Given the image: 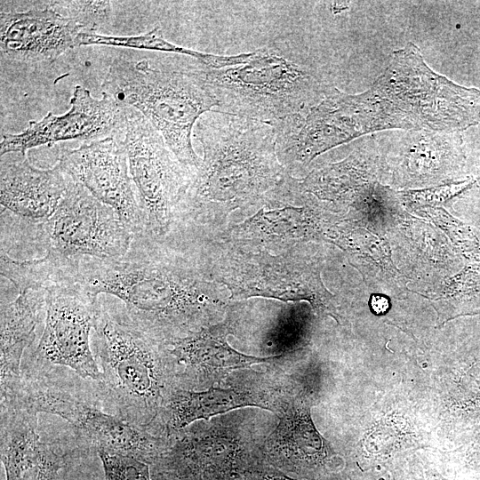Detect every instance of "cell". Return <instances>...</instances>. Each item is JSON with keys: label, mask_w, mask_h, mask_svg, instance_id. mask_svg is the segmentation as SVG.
<instances>
[{"label": "cell", "mask_w": 480, "mask_h": 480, "mask_svg": "<svg viewBox=\"0 0 480 480\" xmlns=\"http://www.w3.org/2000/svg\"><path fill=\"white\" fill-rule=\"evenodd\" d=\"M480 121V91L433 71L412 43L393 52L369 89L348 94L328 87L293 132L298 152L313 160L360 136L383 130L458 132Z\"/></svg>", "instance_id": "6da1fadb"}, {"label": "cell", "mask_w": 480, "mask_h": 480, "mask_svg": "<svg viewBox=\"0 0 480 480\" xmlns=\"http://www.w3.org/2000/svg\"><path fill=\"white\" fill-rule=\"evenodd\" d=\"M78 282L95 297L118 298L124 311L117 316L167 346L208 326L228 299L196 244L172 234L134 235L123 257L84 260Z\"/></svg>", "instance_id": "7a4b0ae2"}, {"label": "cell", "mask_w": 480, "mask_h": 480, "mask_svg": "<svg viewBox=\"0 0 480 480\" xmlns=\"http://www.w3.org/2000/svg\"><path fill=\"white\" fill-rule=\"evenodd\" d=\"M193 137L204 156L190 171L172 230L205 240L225 228L233 212H247L290 173L268 124L212 110L198 119Z\"/></svg>", "instance_id": "3957f363"}, {"label": "cell", "mask_w": 480, "mask_h": 480, "mask_svg": "<svg viewBox=\"0 0 480 480\" xmlns=\"http://www.w3.org/2000/svg\"><path fill=\"white\" fill-rule=\"evenodd\" d=\"M101 88L119 105L139 111L183 165L189 170L199 165L201 158L192 145L194 128L203 115L218 108L204 84L201 62L174 57L138 61L117 58Z\"/></svg>", "instance_id": "277c9868"}, {"label": "cell", "mask_w": 480, "mask_h": 480, "mask_svg": "<svg viewBox=\"0 0 480 480\" xmlns=\"http://www.w3.org/2000/svg\"><path fill=\"white\" fill-rule=\"evenodd\" d=\"M93 330L102 372L92 384L104 409L131 424L149 428L174 386L169 347L102 307Z\"/></svg>", "instance_id": "5b68a950"}, {"label": "cell", "mask_w": 480, "mask_h": 480, "mask_svg": "<svg viewBox=\"0 0 480 480\" xmlns=\"http://www.w3.org/2000/svg\"><path fill=\"white\" fill-rule=\"evenodd\" d=\"M203 76L218 102L217 111L270 125L307 112L328 88L309 65L282 44L251 52L236 66L214 69L203 65Z\"/></svg>", "instance_id": "8992f818"}, {"label": "cell", "mask_w": 480, "mask_h": 480, "mask_svg": "<svg viewBox=\"0 0 480 480\" xmlns=\"http://www.w3.org/2000/svg\"><path fill=\"white\" fill-rule=\"evenodd\" d=\"M59 369L23 367L20 394L24 402L38 412L67 420L96 451L132 456L150 466L158 460L164 447L163 436L107 412L92 381L79 383L82 377Z\"/></svg>", "instance_id": "52a82bcc"}, {"label": "cell", "mask_w": 480, "mask_h": 480, "mask_svg": "<svg viewBox=\"0 0 480 480\" xmlns=\"http://www.w3.org/2000/svg\"><path fill=\"white\" fill-rule=\"evenodd\" d=\"M133 237L113 208L73 180L52 216L18 234L10 251L36 246L44 252L42 262L61 275L86 259L123 257Z\"/></svg>", "instance_id": "ba28073f"}, {"label": "cell", "mask_w": 480, "mask_h": 480, "mask_svg": "<svg viewBox=\"0 0 480 480\" xmlns=\"http://www.w3.org/2000/svg\"><path fill=\"white\" fill-rule=\"evenodd\" d=\"M207 243L214 249L210 252L200 244L204 266L210 277L229 292L230 300L260 296L322 302L325 290L318 273L295 245L272 253L225 241Z\"/></svg>", "instance_id": "9c48e42d"}, {"label": "cell", "mask_w": 480, "mask_h": 480, "mask_svg": "<svg viewBox=\"0 0 480 480\" xmlns=\"http://www.w3.org/2000/svg\"><path fill=\"white\" fill-rule=\"evenodd\" d=\"M120 136L145 216V233L164 237L173 228L191 170L178 160L155 127L131 107H124Z\"/></svg>", "instance_id": "30bf717a"}, {"label": "cell", "mask_w": 480, "mask_h": 480, "mask_svg": "<svg viewBox=\"0 0 480 480\" xmlns=\"http://www.w3.org/2000/svg\"><path fill=\"white\" fill-rule=\"evenodd\" d=\"M101 305L79 284L47 291L45 322L37 346L21 367L65 366L98 382L101 372L90 347Z\"/></svg>", "instance_id": "8fae6325"}, {"label": "cell", "mask_w": 480, "mask_h": 480, "mask_svg": "<svg viewBox=\"0 0 480 480\" xmlns=\"http://www.w3.org/2000/svg\"><path fill=\"white\" fill-rule=\"evenodd\" d=\"M74 181L113 208L133 235L146 232V221L132 180L120 133L61 151L59 161Z\"/></svg>", "instance_id": "7c38bea8"}, {"label": "cell", "mask_w": 480, "mask_h": 480, "mask_svg": "<svg viewBox=\"0 0 480 480\" xmlns=\"http://www.w3.org/2000/svg\"><path fill=\"white\" fill-rule=\"evenodd\" d=\"M301 180L288 174L247 212L252 213L220 233L221 241L269 252L294 246L311 230L315 206Z\"/></svg>", "instance_id": "4fadbf2b"}, {"label": "cell", "mask_w": 480, "mask_h": 480, "mask_svg": "<svg viewBox=\"0 0 480 480\" xmlns=\"http://www.w3.org/2000/svg\"><path fill=\"white\" fill-rule=\"evenodd\" d=\"M67 113L56 116L48 112L41 120L30 121L20 133L4 134L0 143L1 156L11 153L26 155L36 147L52 146L62 140L84 143L117 135L124 119V107L102 92L95 99L82 85L76 86Z\"/></svg>", "instance_id": "5bb4252c"}, {"label": "cell", "mask_w": 480, "mask_h": 480, "mask_svg": "<svg viewBox=\"0 0 480 480\" xmlns=\"http://www.w3.org/2000/svg\"><path fill=\"white\" fill-rule=\"evenodd\" d=\"M1 161V231L31 228L50 219L73 182L58 162L39 169L27 156H3Z\"/></svg>", "instance_id": "9a60e30c"}, {"label": "cell", "mask_w": 480, "mask_h": 480, "mask_svg": "<svg viewBox=\"0 0 480 480\" xmlns=\"http://www.w3.org/2000/svg\"><path fill=\"white\" fill-rule=\"evenodd\" d=\"M86 32L76 20L56 10L51 2L43 8L0 14L2 59L28 63H49L77 46Z\"/></svg>", "instance_id": "2e32d148"}, {"label": "cell", "mask_w": 480, "mask_h": 480, "mask_svg": "<svg viewBox=\"0 0 480 480\" xmlns=\"http://www.w3.org/2000/svg\"><path fill=\"white\" fill-rule=\"evenodd\" d=\"M38 412L20 396L1 398V460L6 480H54L65 458L40 440Z\"/></svg>", "instance_id": "e0dca14e"}, {"label": "cell", "mask_w": 480, "mask_h": 480, "mask_svg": "<svg viewBox=\"0 0 480 480\" xmlns=\"http://www.w3.org/2000/svg\"><path fill=\"white\" fill-rule=\"evenodd\" d=\"M174 363L183 370L175 375L174 388L188 389L197 383L232 370L272 361L279 356L256 357L235 350L223 331L205 326L168 346Z\"/></svg>", "instance_id": "ac0fdd59"}, {"label": "cell", "mask_w": 480, "mask_h": 480, "mask_svg": "<svg viewBox=\"0 0 480 480\" xmlns=\"http://www.w3.org/2000/svg\"><path fill=\"white\" fill-rule=\"evenodd\" d=\"M47 291L24 290L12 301L1 299V396L16 392L22 383V357L36 337L46 310Z\"/></svg>", "instance_id": "d6986e66"}, {"label": "cell", "mask_w": 480, "mask_h": 480, "mask_svg": "<svg viewBox=\"0 0 480 480\" xmlns=\"http://www.w3.org/2000/svg\"><path fill=\"white\" fill-rule=\"evenodd\" d=\"M244 406L266 408L259 397L244 390L211 388L195 391L172 388L164 398L156 420L149 428L157 433L166 434L180 430L197 420H207Z\"/></svg>", "instance_id": "ffe728a7"}, {"label": "cell", "mask_w": 480, "mask_h": 480, "mask_svg": "<svg viewBox=\"0 0 480 480\" xmlns=\"http://www.w3.org/2000/svg\"><path fill=\"white\" fill-rule=\"evenodd\" d=\"M325 458L321 436L307 410L290 408L285 412L263 459L286 473H301L320 464Z\"/></svg>", "instance_id": "44dd1931"}, {"label": "cell", "mask_w": 480, "mask_h": 480, "mask_svg": "<svg viewBox=\"0 0 480 480\" xmlns=\"http://www.w3.org/2000/svg\"><path fill=\"white\" fill-rule=\"evenodd\" d=\"M76 44L77 46L95 44L172 52L191 57L205 67L214 69L242 64L249 57L248 52L237 55H215L172 44L164 37L159 27H156L145 34L125 36L82 32L77 36Z\"/></svg>", "instance_id": "7402d4cb"}, {"label": "cell", "mask_w": 480, "mask_h": 480, "mask_svg": "<svg viewBox=\"0 0 480 480\" xmlns=\"http://www.w3.org/2000/svg\"><path fill=\"white\" fill-rule=\"evenodd\" d=\"M401 144L403 166L411 177L422 179L435 173L442 162L456 151L460 137L455 132L407 131Z\"/></svg>", "instance_id": "603a6c76"}, {"label": "cell", "mask_w": 480, "mask_h": 480, "mask_svg": "<svg viewBox=\"0 0 480 480\" xmlns=\"http://www.w3.org/2000/svg\"><path fill=\"white\" fill-rule=\"evenodd\" d=\"M107 480H154L149 464L134 457L98 450Z\"/></svg>", "instance_id": "cb8c5ba5"}, {"label": "cell", "mask_w": 480, "mask_h": 480, "mask_svg": "<svg viewBox=\"0 0 480 480\" xmlns=\"http://www.w3.org/2000/svg\"><path fill=\"white\" fill-rule=\"evenodd\" d=\"M60 12L79 21L87 33L95 32L110 16L108 1H51Z\"/></svg>", "instance_id": "d4e9b609"}, {"label": "cell", "mask_w": 480, "mask_h": 480, "mask_svg": "<svg viewBox=\"0 0 480 480\" xmlns=\"http://www.w3.org/2000/svg\"><path fill=\"white\" fill-rule=\"evenodd\" d=\"M235 480H300L272 466L263 459L246 469Z\"/></svg>", "instance_id": "484cf974"}, {"label": "cell", "mask_w": 480, "mask_h": 480, "mask_svg": "<svg viewBox=\"0 0 480 480\" xmlns=\"http://www.w3.org/2000/svg\"><path fill=\"white\" fill-rule=\"evenodd\" d=\"M388 306V300L381 295H373L371 299V307L378 315L386 313Z\"/></svg>", "instance_id": "4316f807"}]
</instances>
